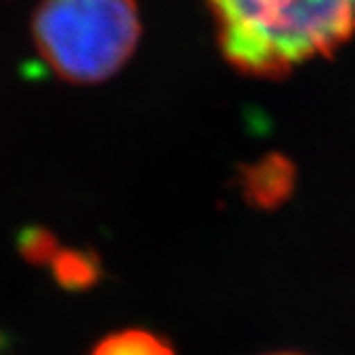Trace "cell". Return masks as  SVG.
<instances>
[{"instance_id":"cell-1","label":"cell","mask_w":355,"mask_h":355,"mask_svg":"<svg viewBox=\"0 0 355 355\" xmlns=\"http://www.w3.org/2000/svg\"><path fill=\"white\" fill-rule=\"evenodd\" d=\"M210 7L223 54L257 78L332 54L355 33V0H210Z\"/></svg>"},{"instance_id":"cell-2","label":"cell","mask_w":355,"mask_h":355,"mask_svg":"<svg viewBox=\"0 0 355 355\" xmlns=\"http://www.w3.org/2000/svg\"><path fill=\"white\" fill-rule=\"evenodd\" d=\"M33 35L45 62L75 84L103 82L139 39L133 0H41Z\"/></svg>"},{"instance_id":"cell-3","label":"cell","mask_w":355,"mask_h":355,"mask_svg":"<svg viewBox=\"0 0 355 355\" xmlns=\"http://www.w3.org/2000/svg\"><path fill=\"white\" fill-rule=\"evenodd\" d=\"M90 355H175V351L163 336L150 329L129 327L101 338Z\"/></svg>"},{"instance_id":"cell-4","label":"cell","mask_w":355,"mask_h":355,"mask_svg":"<svg viewBox=\"0 0 355 355\" xmlns=\"http://www.w3.org/2000/svg\"><path fill=\"white\" fill-rule=\"evenodd\" d=\"M289 178L291 173L283 161H266L252 169L248 178V191L261 204H272V201L283 197L285 189L289 187Z\"/></svg>"},{"instance_id":"cell-5","label":"cell","mask_w":355,"mask_h":355,"mask_svg":"<svg viewBox=\"0 0 355 355\" xmlns=\"http://www.w3.org/2000/svg\"><path fill=\"white\" fill-rule=\"evenodd\" d=\"M270 355H304V353H293V351H281V353H270Z\"/></svg>"}]
</instances>
